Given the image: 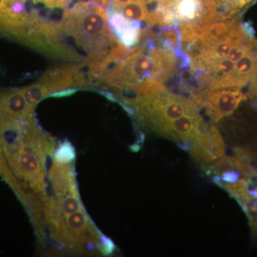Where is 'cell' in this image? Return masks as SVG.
Here are the masks:
<instances>
[{"label": "cell", "instance_id": "cell-1", "mask_svg": "<svg viewBox=\"0 0 257 257\" xmlns=\"http://www.w3.org/2000/svg\"><path fill=\"white\" fill-rule=\"evenodd\" d=\"M60 24L63 36L72 38L85 52L84 64L90 82H99L111 65L128 54V47L111 28L105 8L93 0L77 2L64 9Z\"/></svg>", "mask_w": 257, "mask_h": 257}, {"label": "cell", "instance_id": "cell-2", "mask_svg": "<svg viewBox=\"0 0 257 257\" xmlns=\"http://www.w3.org/2000/svg\"><path fill=\"white\" fill-rule=\"evenodd\" d=\"M176 68L177 58L172 46L155 47L146 41L134 46L98 82L135 93L152 83L165 82Z\"/></svg>", "mask_w": 257, "mask_h": 257}, {"label": "cell", "instance_id": "cell-3", "mask_svg": "<svg viewBox=\"0 0 257 257\" xmlns=\"http://www.w3.org/2000/svg\"><path fill=\"white\" fill-rule=\"evenodd\" d=\"M27 0H0V35L37 50L43 38L46 19L28 12Z\"/></svg>", "mask_w": 257, "mask_h": 257}, {"label": "cell", "instance_id": "cell-4", "mask_svg": "<svg viewBox=\"0 0 257 257\" xmlns=\"http://www.w3.org/2000/svg\"><path fill=\"white\" fill-rule=\"evenodd\" d=\"M81 64H63L47 69L38 80L22 87L29 106L35 109L38 103L55 93L89 84Z\"/></svg>", "mask_w": 257, "mask_h": 257}, {"label": "cell", "instance_id": "cell-5", "mask_svg": "<svg viewBox=\"0 0 257 257\" xmlns=\"http://www.w3.org/2000/svg\"><path fill=\"white\" fill-rule=\"evenodd\" d=\"M246 98V94L238 88H204L202 92L192 95L193 100L206 109L208 116L214 122L232 114Z\"/></svg>", "mask_w": 257, "mask_h": 257}, {"label": "cell", "instance_id": "cell-6", "mask_svg": "<svg viewBox=\"0 0 257 257\" xmlns=\"http://www.w3.org/2000/svg\"><path fill=\"white\" fill-rule=\"evenodd\" d=\"M21 88L0 89V121H20L34 117Z\"/></svg>", "mask_w": 257, "mask_h": 257}, {"label": "cell", "instance_id": "cell-7", "mask_svg": "<svg viewBox=\"0 0 257 257\" xmlns=\"http://www.w3.org/2000/svg\"><path fill=\"white\" fill-rule=\"evenodd\" d=\"M72 164H63L54 160L50 178L56 195L60 198L69 193L78 192Z\"/></svg>", "mask_w": 257, "mask_h": 257}, {"label": "cell", "instance_id": "cell-8", "mask_svg": "<svg viewBox=\"0 0 257 257\" xmlns=\"http://www.w3.org/2000/svg\"><path fill=\"white\" fill-rule=\"evenodd\" d=\"M110 12H116L132 21L145 22L147 25L150 20L151 12L149 10L145 0H134L127 4Z\"/></svg>", "mask_w": 257, "mask_h": 257}, {"label": "cell", "instance_id": "cell-9", "mask_svg": "<svg viewBox=\"0 0 257 257\" xmlns=\"http://www.w3.org/2000/svg\"><path fill=\"white\" fill-rule=\"evenodd\" d=\"M0 176H1L2 178L4 179L6 183L11 187L23 205L26 207L29 201L28 194L25 192L23 186L19 182L18 179L16 178L12 170H10L1 146H0Z\"/></svg>", "mask_w": 257, "mask_h": 257}, {"label": "cell", "instance_id": "cell-10", "mask_svg": "<svg viewBox=\"0 0 257 257\" xmlns=\"http://www.w3.org/2000/svg\"><path fill=\"white\" fill-rule=\"evenodd\" d=\"M57 203L59 213L62 218L84 209L79 198V192L69 193L58 199Z\"/></svg>", "mask_w": 257, "mask_h": 257}, {"label": "cell", "instance_id": "cell-11", "mask_svg": "<svg viewBox=\"0 0 257 257\" xmlns=\"http://www.w3.org/2000/svg\"><path fill=\"white\" fill-rule=\"evenodd\" d=\"M238 202L246 213L251 224L253 236L257 239V194H251L248 192Z\"/></svg>", "mask_w": 257, "mask_h": 257}, {"label": "cell", "instance_id": "cell-12", "mask_svg": "<svg viewBox=\"0 0 257 257\" xmlns=\"http://www.w3.org/2000/svg\"><path fill=\"white\" fill-rule=\"evenodd\" d=\"M189 152L196 163L201 165L210 164L218 159L211 150L199 143H193Z\"/></svg>", "mask_w": 257, "mask_h": 257}, {"label": "cell", "instance_id": "cell-13", "mask_svg": "<svg viewBox=\"0 0 257 257\" xmlns=\"http://www.w3.org/2000/svg\"><path fill=\"white\" fill-rule=\"evenodd\" d=\"M75 150L73 145L69 141L61 143L54 154V160L63 164L73 163L75 159Z\"/></svg>", "mask_w": 257, "mask_h": 257}, {"label": "cell", "instance_id": "cell-14", "mask_svg": "<svg viewBox=\"0 0 257 257\" xmlns=\"http://www.w3.org/2000/svg\"><path fill=\"white\" fill-rule=\"evenodd\" d=\"M221 1V0H220V3ZM251 1L252 0H223L226 5V8H225V11L226 13V17L233 14L235 11Z\"/></svg>", "mask_w": 257, "mask_h": 257}, {"label": "cell", "instance_id": "cell-15", "mask_svg": "<svg viewBox=\"0 0 257 257\" xmlns=\"http://www.w3.org/2000/svg\"><path fill=\"white\" fill-rule=\"evenodd\" d=\"M31 1L34 3H42L49 8H64L66 9L72 0H31Z\"/></svg>", "mask_w": 257, "mask_h": 257}, {"label": "cell", "instance_id": "cell-16", "mask_svg": "<svg viewBox=\"0 0 257 257\" xmlns=\"http://www.w3.org/2000/svg\"><path fill=\"white\" fill-rule=\"evenodd\" d=\"M115 245L111 239H108L105 236H101V242L99 246V251L102 254L110 255L114 253Z\"/></svg>", "mask_w": 257, "mask_h": 257}, {"label": "cell", "instance_id": "cell-17", "mask_svg": "<svg viewBox=\"0 0 257 257\" xmlns=\"http://www.w3.org/2000/svg\"><path fill=\"white\" fill-rule=\"evenodd\" d=\"M253 174H254L255 176H256V178H257V168H256V171H255V172H253Z\"/></svg>", "mask_w": 257, "mask_h": 257}]
</instances>
